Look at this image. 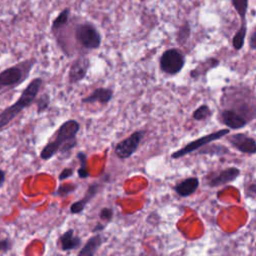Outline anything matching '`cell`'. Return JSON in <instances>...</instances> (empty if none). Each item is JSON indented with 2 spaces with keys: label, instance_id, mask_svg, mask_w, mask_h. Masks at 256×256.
<instances>
[{
  "label": "cell",
  "instance_id": "26",
  "mask_svg": "<svg viewBox=\"0 0 256 256\" xmlns=\"http://www.w3.org/2000/svg\"><path fill=\"white\" fill-rule=\"evenodd\" d=\"M73 174H74V168H72V167H66V168H64V169L60 172V174H59V176H58V179H59L60 181H63V180H66V179L70 178L71 176H73Z\"/></svg>",
  "mask_w": 256,
  "mask_h": 256
},
{
  "label": "cell",
  "instance_id": "9",
  "mask_svg": "<svg viewBox=\"0 0 256 256\" xmlns=\"http://www.w3.org/2000/svg\"><path fill=\"white\" fill-rule=\"evenodd\" d=\"M220 120L224 125L228 127V129H233V130L241 129L249 123V121L246 118H244L243 116H241L240 114L236 113L235 111L229 108H225L221 110Z\"/></svg>",
  "mask_w": 256,
  "mask_h": 256
},
{
  "label": "cell",
  "instance_id": "28",
  "mask_svg": "<svg viewBox=\"0 0 256 256\" xmlns=\"http://www.w3.org/2000/svg\"><path fill=\"white\" fill-rule=\"evenodd\" d=\"M6 180V172L3 169H0V188L4 185Z\"/></svg>",
  "mask_w": 256,
  "mask_h": 256
},
{
  "label": "cell",
  "instance_id": "18",
  "mask_svg": "<svg viewBox=\"0 0 256 256\" xmlns=\"http://www.w3.org/2000/svg\"><path fill=\"white\" fill-rule=\"evenodd\" d=\"M246 32H247L246 22H242L240 28L238 29V31L236 32V34L234 35V37L232 39L233 47L236 50H241L243 48L244 42H245V37H246Z\"/></svg>",
  "mask_w": 256,
  "mask_h": 256
},
{
  "label": "cell",
  "instance_id": "1",
  "mask_svg": "<svg viewBox=\"0 0 256 256\" xmlns=\"http://www.w3.org/2000/svg\"><path fill=\"white\" fill-rule=\"evenodd\" d=\"M80 130V124L75 119H69L63 122L54 133L53 137L40 151V158L47 161L57 153L68 155L77 145L76 136Z\"/></svg>",
  "mask_w": 256,
  "mask_h": 256
},
{
  "label": "cell",
  "instance_id": "22",
  "mask_svg": "<svg viewBox=\"0 0 256 256\" xmlns=\"http://www.w3.org/2000/svg\"><path fill=\"white\" fill-rule=\"evenodd\" d=\"M77 188V185L74 183H64V184H60L57 188V190L54 192L55 196L58 197H66L69 194H71L72 192H74Z\"/></svg>",
  "mask_w": 256,
  "mask_h": 256
},
{
  "label": "cell",
  "instance_id": "27",
  "mask_svg": "<svg viewBox=\"0 0 256 256\" xmlns=\"http://www.w3.org/2000/svg\"><path fill=\"white\" fill-rule=\"evenodd\" d=\"M249 44H250V47H251V49H255L256 48V31L255 30H253L252 31V33H251V36H250V42H249Z\"/></svg>",
  "mask_w": 256,
  "mask_h": 256
},
{
  "label": "cell",
  "instance_id": "24",
  "mask_svg": "<svg viewBox=\"0 0 256 256\" xmlns=\"http://www.w3.org/2000/svg\"><path fill=\"white\" fill-rule=\"evenodd\" d=\"M114 215V211L111 207H104L99 212V218L102 221H105V224H108L112 221Z\"/></svg>",
  "mask_w": 256,
  "mask_h": 256
},
{
  "label": "cell",
  "instance_id": "6",
  "mask_svg": "<svg viewBox=\"0 0 256 256\" xmlns=\"http://www.w3.org/2000/svg\"><path fill=\"white\" fill-rule=\"evenodd\" d=\"M145 135V131H134L131 135L118 142L114 148V153L119 159H127L131 157L138 149L141 140Z\"/></svg>",
  "mask_w": 256,
  "mask_h": 256
},
{
  "label": "cell",
  "instance_id": "11",
  "mask_svg": "<svg viewBox=\"0 0 256 256\" xmlns=\"http://www.w3.org/2000/svg\"><path fill=\"white\" fill-rule=\"evenodd\" d=\"M89 68V59L86 57L77 58L71 65L68 78L71 84H75L83 80L87 74Z\"/></svg>",
  "mask_w": 256,
  "mask_h": 256
},
{
  "label": "cell",
  "instance_id": "5",
  "mask_svg": "<svg viewBox=\"0 0 256 256\" xmlns=\"http://www.w3.org/2000/svg\"><path fill=\"white\" fill-rule=\"evenodd\" d=\"M184 64L185 58L183 54L175 48L166 50L160 58L161 70L169 75H175L179 73L184 67Z\"/></svg>",
  "mask_w": 256,
  "mask_h": 256
},
{
  "label": "cell",
  "instance_id": "14",
  "mask_svg": "<svg viewBox=\"0 0 256 256\" xmlns=\"http://www.w3.org/2000/svg\"><path fill=\"white\" fill-rule=\"evenodd\" d=\"M81 238L74 235V230L72 228L66 230L59 237V247L64 252L78 248L81 245Z\"/></svg>",
  "mask_w": 256,
  "mask_h": 256
},
{
  "label": "cell",
  "instance_id": "13",
  "mask_svg": "<svg viewBox=\"0 0 256 256\" xmlns=\"http://www.w3.org/2000/svg\"><path fill=\"white\" fill-rule=\"evenodd\" d=\"M199 179L197 177H188L178 182L174 186V191L181 197H188L195 193L199 187Z\"/></svg>",
  "mask_w": 256,
  "mask_h": 256
},
{
  "label": "cell",
  "instance_id": "7",
  "mask_svg": "<svg viewBox=\"0 0 256 256\" xmlns=\"http://www.w3.org/2000/svg\"><path fill=\"white\" fill-rule=\"evenodd\" d=\"M240 169L237 167H228L219 171H213L206 175L205 181L209 187H220L227 183L233 182L240 175Z\"/></svg>",
  "mask_w": 256,
  "mask_h": 256
},
{
  "label": "cell",
  "instance_id": "20",
  "mask_svg": "<svg viewBox=\"0 0 256 256\" xmlns=\"http://www.w3.org/2000/svg\"><path fill=\"white\" fill-rule=\"evenodd\" d=\"M211 114H212V112H211L210 107L206 104H203L194 110V112L192 113V117L194 120L203 121V120L207 119L208 117H210Z\"/></svg>",
  "mask_w": 256,
  "mask_h": 256
},
{
  "label": "cell",
  "instance_id": "3",
  "mask_svg": "<svg viewBox=\"0 0 256 256\" xmlns=\"http://www.w3.org/2000/svg\"><path fill=\"white\" fill-rule=\"evenodd\" d=\"M229 133H230V129L223 128V129L211 132V133H209L207 135H204L202 137H199V138H197V139L187 143L185 146H183L182 148L178 149L177 151L173 152L171 154V158L172 159H179V158H182V157L186 156L189 153L196 152L197 150H199L203 146H205V145H207L209 143H212V142H214L216 140H219L220 138L228 135Z\"/></svg>",
  "mask_w": 256,
  "mask_h": 256
},
{
  "label": "cell",
  "instance_id": "25",
  "mask_svg": "<svg viewBox=\"0 0 256 256\" xmlns=\"http://www.w3.org/2000/svg\"><path fill=\"white\" fill-rule=\"evenodd\" d=\"M12 248V242L9 238L0 239V252L7 253Z\"/></svg>",
  "mask_w": 256,
  "mask_h": 256
},
{
  "label": "cell",
  "instance_id": "16",
  "mask_svg": "<svg viewBox=\"0 0 256 256\" xmlns=\"http://www.w3.org/2000/svg\"><path fill=\"white\" fill-rule=\"evenodd\" d=\"M230 151L229 149L221 144H207L197 150L198 154L201 155H209V156H224L228 154Z\"/></svg>",
  "mask_w": 256,
  "mask_h": 256
},
{
  "label": "cell",
  "instance_id": "29",
  "mask_svg": "<svg viewBox=\"0 0 256 256\" xmlns=\"http://www.w3.org/2000/svg\"><path fill=\"white\" fill-rule=\"evenodd\" d=\"M105 226H106V224H103V223H97L96 224V226L94 227V229H93V232L95 233H97V232H99V231H102V230H104L105 229Z\"/></svg>",
  "mask_w": 256,
  "mask_h": 256
},
{
  "label": "cell",
  "instance_id": "23",
  "mask_svg": "<svg viewBox=\"0 0 256 256\" xmlns=\"http://www.w3.org/2000/svg\"><path fill=\"white\" fill-rule=\"evenodd\" d=\"M35 101L37 107V114H41L48 109L50 105V96L47 93H44L40 97H36Z\"/></svg>",
  "mask_w": 256,
  "mask_h": 256
},
{
  "label": "cell",
  "instance_id": "10",
  "mask_svg": "<svg viewBox=\"0 0 256 256\" xmlns=\"http://www.w3.org/2000/svg\"><path fill=\"white\" fill-rule=\"evenodd\" d=\"M101 184L98 182H94L92 184H90L84 194V197L81 198L78 201H75L74 203H72V205L69 208V211L71 214L76 215V214H80L83 212V210L85 209L86 205L96 196V194L99 192V190L101 189Z\"/></svg>",
  "mask_w": 256,
  "mask_h": 256
},
{
  "label": "cell",
  "instance_id": "30",
  "mask_svg": "<svg viewBox=\"0 0 256 256\" xmlns=\"http://www.w3.org/2000/svg\"><path fill=\"white\" fill-rule=\"evenodd\" d=\"M248 188H249L248 190H250V191H251V195H252L251 197H254V195H255V188H256V187H255V182H254V181H252V182H251V184H250V186H249Z\"/></svg>",
  "mask_w": 256,
  "mask_h": 256
},
{
  "label": "cell",
  "instance_id": "15",
  "mask_svg": "<svg viewBox=\"0 0 256 256\" xmlns=\"http://www.w3.org/2000/svg\"><path fill=\"white\" fill-rule=\"evenodd\" d=\"M102 243H103L102 236L99 233L94 234L86 241L84 246L78 252L77 256H95L96 252L101 247Z\"/></svg>",
  "mask_w": 256,
  "mask_h": 256
},
{
  "label": "cell",
  "instance_id": "19",
  "mask_svg": "<svg viewBox=\"0 0 256 256\" xmlns=\"http://www.w3.org/2000/svg\"><path fill=\"white\" fill-rule=\"evenodd\" d=\"M69 9L66 8L64 10H62L58 16L53 20L52 22V30L53 31H56V30H59L61 28H63L67 22H68V18H69Z\"/></svg>",
  "mask_w": 256,
  "mask_h": 256
},
{
  "label": "cell",
  "instance_id": "4",
  "mask_svg": "<svg viewBox=\"0 0 256 256\" xmlns=\"http://www.w3.org/2000/svg\"><path fill=\"white\" fill-rule=\"evenodd\" d=\"M76 40L86 49L94 50L101 45V35L98 30L90 23H82L76 27Z\"/></svg>",
  "mask_w": 256,
  "mask_h": 256
},
{
  "label": "cell",
  "instance_id": "17",
  "mask_svg": "<svg viewBox=\"0 0 256 256\" xmlns=\"http://www.w3.org/2000/svg\"><path fill=\"white\" fill-rule=\"evenodd\" d=\"M76 158L79 160V168L77 169L78 177L81 179H86L90 176L87 164V155L83 151H78L76 153Z\"/></svg>",
  "mask_w": 256,
  "mask_h": 256
},
{
  "label": "cell",
  "instance_id": "2",
  "mask_svg": "<svg viewBox=\"0 0 256 256\" xmlns=\"http://www.w3.org/2000/svg\"><path fill=\"white\" fill-rule=\"evenodd\" d=\"M42 84V78L37 77L32 79L29 84L23 89L19 98L12 105L6 107L3 111L0 112V130L7 126L25 108L29 107L35 101Z\"/></svg>",
  "mask_w": 256,
  "mask_h": 256
},
{
  "label": "cell",
  "instance_id": "12",
  "mask_svg": "<svg viewBox=\"0 0 256 256\" xmlns=\"http://www.w3.org/2000/svg\"><path fill=\"white\" fill-rule=\"evenodd\" d=\"M113 97V90L110 88H104V87H99L95 90L92 91L91 94L88 96L82 98L81 102L82 103H100V104H107L110 102V100Z\"/></svg>",
  "mask_w": 256,
  "mask_h": 256
},
{
  "label": "cell",
  "instance_id": "21",
  "mask_svg": "<svg viewBox=\"0 0 256 256\" xmlns=\"http://www.w3.org/2000/svg\"><path fill=\"white\" fill-rule=\"evenodd\" d=\"M232 5L234 6L236 12L238 13L239 17L241 18L242 22H245V17L247 14L248 9V0H231Z\"/></svg>",
  "mask_w": 256,
  "mask_h": 256
},
{
  "label": "cell",
  "instance_id": "8",
  "mask_svg": "<svg viewBox=\"0 0 256 256\" xmlns=\"http://www.w3.org/2000/svg\"><path fill=\"white\" fill-rule=\"evenodd\" d=\"M227 141L238 151L244 154L254 155L256 153L255 139L244 133H235L227 138Z\"/></svg>",
  "mask_w": 256,
  "mask_h": 256
}]
</instances>
